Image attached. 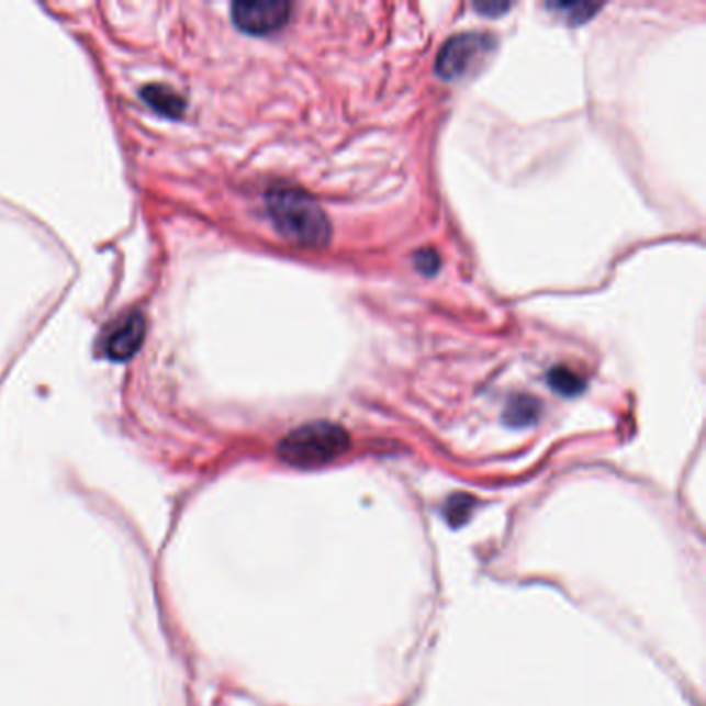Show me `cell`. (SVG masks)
Returning <instances> with one entry per match:
<instances>
[{
    "mask_svg": "<svg viewBox=\"0 0 706 706\" xmlns=\"http://www.w3.org/2000/svg\"><path fill=\"white\" fill-rule=\"evenodd\" d=\"M266 205L276 228L292 243L311 249H324L332 226L322 205L307 193L290 187H276L266 195Z\"/></svg>",
    "mask_w": 706,
    "mask_h": 706,
    "instance_id": "1",
    "label": "cell"
},
{
    "mask_svg": "<svg viewBox=\"0 0 706 706\" xmlns=\"http://www.w3.org/2000/svg\"><path fill=\"white\" fill-rule=\"evenodd\" d=\"M350 448L345 427L327 421H315L290 432L278 446V456L296 469H317L340 458Z\"/></svg>",
    "mask_w": 706,
    "mask_h": 706,
    "instance_id": "2",
    "label": "cell"
},
{
    "mask_svg": "<svg viewBox=\"0 0 706 706\" xmlns=\"http://www.w3.org/2000/svg\"><path fill=\"white\" fill-rule=\"evenodd\" d=\"M493 40L485 34H462L448 40L437 56V72L444 79H460L490 55Z\"/></svg>",
    "mask_w": 706,
    "mask_h": 706,
    "instance_id": "3",
    "label": "cell"
},
{
    "mask_svg": "<svg viewBox=\"0 0 706 706\" xmlns=\"http://www.w3.org/2000/svg\"><path fill=\"white\" fill-rule=\"evenodd\" d=\"M292 4L282 0L264 2H236L233 4V19L236 25L254 36H266L280 30L290 18Z\"/></svg>",
    "mask_w": 706,
    "mask_h": 706,
    "instance_id": "4",
    "label": "cell"
},
{
    "mask_svg": "<svg viewBox=\"0 0 706 706\" xmlns=\"http://www.w3.org/2000/svg\"><path fill=\"white\" fill-rule=\"evenodd\" d=\"M145 338V320L142 313H127L116 320L107 329L102 338V352L110 361H127L131 359Z\"/></svg>",
    "mask_w": 706,
    "mask_h": 706,
    "instance_id": "5",
    "label": "cell"
},
{
    "mask_svg": "<svg viewBox=\"0 0 706 706\" xmlns=\"http://www.w3.org/2000/svg\"><path fill=\"white\" fill-rule=\"evenodd\" d=\"M142 96L152 109L163 112L166 116H179L184 109L181 96L166 86H147L142 90Z\"/></svg>",
    "mask_w": 706,
    "mask_h": 706,
    "instance_id": "6",
    "label": "cell"
},
{
    "mask_svg": "<svg viewBox=\"0 0 706 706\" xmlns=\"http://www.w3.org/2000/svg\"><path fill=\"white\" fill-rule=\"evenodd\" d=\"M537 417H539V402L528 396L512 400L506 408V421L514 427L530 425L533 421H537Z\"/></svg>",
    "mask_w": 706,
    "mask_h": 706,
    "instance_id": "7",
    "label": "cell"
},
{
    "mask_svg": "<svg viewBox=\"0 0 706 706\" xmlns=\"http://www.w3.org/2000/svg\"><path fill=\"white\" fill-rule=\"evenodd\" d=\"M549 383H551V388H553L556 392L565 394V396H574V394L582 392V388H584L582 378H579L572 369H565V367L553 369V371L549 373Z\"/></svg>",
    "mask_w": 706,
    "mask_h": 706,
    "instance_id": "8",
    "label": "cell"
},
{
    "mask_svg": "<svg viewBox=\"0 0 706 706\" xmlns=\"http://www.w3.org/2000/svg\"><path fill=\"white\" fill-rule=\"evenodd\" d=\"M437 264H439V259H437V255L434 251H425V254H421L417 257V268L421 272H435Z\"/></svg>",
    "mask_w": 706,
    "mask_h": 706,
    "instance_id": "9",
    "label": "cell"
},
{
    "mask_svg": "<svg viewBox=\"0 0 706 706\" xmlns=\"http://www.w3.org/2000/svg\"><path fill=\"white\" fill-rule=\"evenodd\" d=\"M507 7L509 4H506V2H490V4H477V9L479 11H483V13H502V11H507Z\"/></svg>",
    "mask_w": 706,
    "mask_h": 706,
    "instance_id": "10",
    "label": "cell"
}]
</instances>
